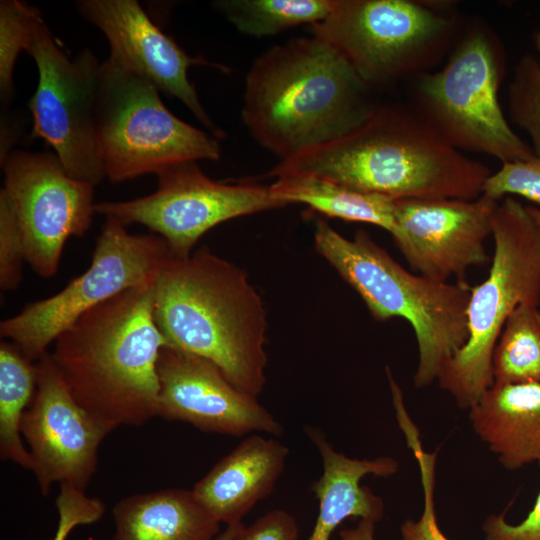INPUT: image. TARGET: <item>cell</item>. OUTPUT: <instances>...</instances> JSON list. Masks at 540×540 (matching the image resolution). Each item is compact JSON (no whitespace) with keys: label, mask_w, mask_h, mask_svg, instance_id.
<instances>
[{"label":"cell","mask_w":540,"mask_h":540,"mask_svg":"<svg viewBox=\"0 0 540 540\" xmlns=\"http://www.w3.org/2000/svg\"><path fill=\"white\" fill-rule=\"evenodd\" d=\"M491 173L413 108L374 105L348 132L279 161L265 176L311 175L395 201L472 200L483 194Z\"/></svg>","instance_id":"cell-1"},{"label":"cell","mask_w":540,"mask_h":540,"mask_svg":"<svg viewBox=\"0 0 540 540\" xmlns=\"http://www.w3.org/2000/svg\"><path fill=\"white\" fill-rule=\"evenodd\" d=\"M154 320L169 346L210 360L239 390L262 393L266 310L244 270L207 246L171 255L154 282Z\"/></svg>","instance_id":"cell-2"},{"label":"cell","mask_w":540,"mask_h":540,"mask_svg":"<svg viewBox=\"0 0 540 540\" xmlns=\"http://www.w3.org/2000/svg\"><path fill=\"white\" fill-rule=\"evenodd\" d=\"M368 89L329 43L314 35L295 38L253 62L242 119L255 141L283 161L359 124L374 106Z\"/></svg>","instance_id":"cell-3"},{"label":"cell","mask_w":540,"mask_h":540,"mask_svg":"<svg viewBox=\"0 0 540 540\" xmlns=\"http://www.w3.org/2000/svg\"><path fill=\"white\" fill-rule=\"evenodd\" d=\"M169 346L154 320V283L81 315L55 340L51 358L75 400L115 424L158 416L157 364Z\"/></svg>","instance_id":"cell-4"},{"label":"cell","mask_w":540,"mask_h":540,"mask_svg":"<svg viewBox=\"0 0 540 540\" xmlns=\"http://www.w3.org/2000/svg\"><path fill=\"white\" fill-rule=\"evenodd\" d=\"M317 252L359 294L378 321L403 318L416 336L419 361L414 385L437 380L442 368L468 339L467 306L472 286L414 274L394 260L364 230L348 239L328 222H316Z\"/></svg>","instance_id":"cell-5"},{"label":"cell","mask_w":540,"mask_h":540,"mask_svg":"<svg viewBox=\"0 0 540 540\" xmlns=\"http://www.w3.org/2000/svg\"><path fill=\"white\" fill-rule=\"evenodd\" d=\"M494 252L486 279L473 286L467 306L468 339L437 381L463 409L493 385L492 356L502 328L520 305L540 304V228L513 197L498 203Z\"/></svg>","instance_id":"cell-6"},{"label":"cell","mask_w":540,"mask_h":540,"mask_svg":"<svg viewBox=\"0 0 540 540\" xmlns=\"http://www.w3.org/2000/svg\"><path fill=\"white\" fill-rule=\"evenodd\" d=\"M506 72L504 47L484 22L472 23L446 64L415 77L414 110L450 145L502 164L535 156L510 127L499 103Z\"/></svg>","instance_id":"cell-7"},{"label":"cell","mask_w":540,"mask_h":540,"mask_svg":"<svg viewBox=\"0 0 540 540\" xmlns=\"http://www.w3.org/2000/svg\"><path fill=\"white\" fill-rule=\"evenodd\" d=\"M459 28V19L447 4L336 0L331 13L311 31L373 88L429 72L451 50Z\"/></svg>","instance_id":"cell-8"},{"label":"cell","mask_w":540,"mask_h":540,"mask_svg":"<svg viewBox=\"0 0 540 540\" xmlns=\"http://www.w3.org/2000/svg\"><path fill=\"white\" fill-rule=\"evenodd\" d=\"M96 138L106 177L119 183L185 161L221 156L219 139L179 119L145 78L107 59L96 102Z\"/></svg>","instance_id":"cell-9"},{"label":"cell","mask_w":540,"mask_h":540,"mask_svg":"<svg viewBox=\"0 0 540 540\" xmlns=\"http://www.w3.org/2000/svg\"><path fill=\"white\" fill-rule=\"evenodd\" d=\"M171 255L161 236L129 233L124 224L107 217L87 270L57 294L1 321L0 334L36 362L85 312L123 291L154 283Z\"/></svg>","instance_id":"cell-10"},{"label":"cell","mask_w":540,"mask_h":540,"mask_svg":"<svg viewBox=\"0 0 540 540\" xmlns=\"http://www.w3.org/2000/svg\"><path fill=\"white\" fill-rule=\"evenodd\" d=\"M25 51L34 59L39 75L29 103L32 136L42 138L54 149L68 175L98 185L106 177L96 138L102 63L89 49L71 58L39 10Z\"/></svg>","instance_id":"cell-11"},{"label":"cell","mask_w":540,"mask_h":540,"mask_svg":"<svg viewBox=\"0 0 540 540\" xmlns=\"http://www.w3.org/2000/svg\"><path fill=\"white\" fill-rule=\"evenodd\" d=\"M155 192L127 201H104L95 211L122 224H141L161 236L172 255L188 257L207 231L230 219L286 206L253 182L215 181L197 161L170 165L157 174Z\"/></svg>","instance_id":"cell-12"},{"label":"cell","mask_w":540,"mask_h":540,"mask_svg":"<svg viewBox=\"0 0 540 540\" xmlns=\"http://www.w3.org/2000/svg\"><path fill=\"white\" fill-rule=\"evenodd\" d=\"M0 163L26 262L39 276L52 277L66 241L84 236L92 224L94 186L68 175L55 153L11 150Z\"/></svg>","instance_id":"cell-13"},{"label":"cell","mask_w":540,"mask_h":540,"mask_svg":"<svg viewBox=\"0 0 540 540\" xmlns=\"http://www.w3.org/2000/svg\"><path fill=\"white\" fill-rule=\"evenodd\" d=\"M36 364V390L20 432L43 496L53 484L84 490L98 465V450L117 426L82 407L73 397L50 352Z\"/></svg>","instance_id":"cell-14"},{"label":"cell","mask_w":540,"mask_h":540,"mask_svg":"<svg viewBox=\"0 0 540 540\" xmlns=\"http://www.w3.org/2000/svg\"><path fill=\"white\" fill-rule=\"evenodd\" d=\"M498 203L485 195L396 200L390 234L418 274L442 282L465 280L470 267L491 261L485 242L492 235Z\"/></svg>","instance_id":"cell-15"},{"label":"cell","mask_w":540,"mask_h":540,"mask_svg":"<svg viewBox=\"0 0 540 540\" xmlns=\"http://www.w3.org/2000/svg\"><path fill=\"white\" fill-rule=\"evenodd\" d=\"M75 5L107 38L110 61L177 98L217 139L225 136L202 106L188 70L205 65L228 72L227 67L188 55L152 22L136 0H80Z\"/></svg>","instance_id":"cell-16"},{"label":"cell","mask_w":540,"mask_h":540,"mask_svg":"<svg viewBox=\"0 0 540 540\" xmlns=\"http://www.w3.org/2000/svg\"><path fill=\"white\" fill-rule=\"evenodd\" d=\"M157 372L158 416L163 419L231 436L264 432L278 437L284 433L282 424L256 396L236 388L206 358L165 346Z\"/></svg>","instance_id":"cell-17"},{"label":"cell","mask_w":540,"mask_h":540,"mask_svg":"<svg viewBox=\"0 0 540 540\" xmlns=\"http://www.w3.org/2000/svg\"><path fill=\"white\" fill-rule=\"evenodd\" d=\"M288 455V447L280 441L253 434L219 460L192 492L220 523H242L243 517L272 493Z\"/></svg>","instance_id":"cell-18"},{"label":"cell","mask_w":540,"mask_h":540,"mask_svg":"<svg viewBox=\"0 0 540 540\" xmlns=\"http://www.w3.org/2000/svg\"><path fill=\"white\" fill-rule=\"evenodd\" d=\"M305 432L319 451L323 467L322 475L311 485L319 512L307 540H330L335 529L350 517L380 521L383 500L360 481L366 475L389 477L398 471V462L390 456L350 458L336 451L319 429L308 426Z\"/></svg>","instance_id":"cell-19"},{"label":"cell","mask_w":540,"mask_h":540,"mask_svg":"<svg viewBox=\"0 0 540 540\" xmlns=\"http://www.w3.org/2000/svg\"><path fill=\"white\" fill-rule=\"evenodd\" d=\"M469 410L475 434L504 468L540 466V383L493 384Z\"/></svg>","instance_id":"cell-20"},{"label":"cell","mask_w":540,"mask_h":540,"mask_svg":"<svg viewBox=\"0 0 540 540\" xmlns=\"http://www.w3.org/2000/svg\"><path fill=\"white\" fill-rule=\"evenodd\" d=\"M112 515V540H214L220 529V522L185 489L129 495L114 505Z\"/></svg>","instance_id":"cell-21"},{"label":"cell","mask_w":540,"mask_h":540,"mask_svg":"<svg viewBox=\"0 0 540 540\" xmlns=\"http://www.w3.org/2000/svg\"><path fill=\"white\" fill-rule=\"evenodd\" d=\"M269 189L285 205L306 204L329 217L376 225L389 233L394 227L395 200L381 195L302 174L277 177Z\"/></svg>","instance_id":"cell-22"},{"label":"cell","mask_w":540,"mask_h":540,"mask_svg":"<svg viewBox=\"0 0 540 540\" xmlns=\"http://www.w3.org/2000/svg\"><path fill=\"white\" fill-rule=\"evenodd\" d=\"M36 390V364L12 342L0 343V457L31 469L20 424Z\"/></svg>","instance_id":"cell-23"},{"label":"cell","mask_w":540,"mask_h":540,"mask_svg":"<svg viewBox=\"0 0 540 540\" xmlns=\"http://www.w3.org/2000/svg\"><path fill=\"white\" fill-rule=\"evenodd\" d=\"M336 0H219L213 6L238 31L253 37L273 36L302 24L324 20Z\"/></svg>","instance_id":"cell-24"},{"label":"cell","mask_w":540,"mask_h":540,"mask_svg":"<svg viewBox=\"0 0 540 540\" xmlns=\"http://www.w3.org/2000/svg\"><path fill=\"white\" fill-rule=\"evenodd\" d=\"M493 384L540 383V309L518 306L506 320L492 356Z\"/></svg>","instance_id":"cell-25"},{"label":"cell","mask_w":540,"mask_h":540,"mask_svg":"<svg viewBox=\"0 0 540 540\" xmlns=\"http://www.w3.org/2000/svg\"><path fill=\"white\" fill-rule=\"evenodd\" d=\"M508 113L512 122L528 134L531 148L540 158V64L531 54L522 56L514 67Z\"/></svg>","instance_id":"cell-26"},{"label":"cell","mask_w":540,"mask_h":540,"mask_svg":"<svg viewBox=\"0 0 540 540\" xmlns=\"http://www.w3.org/2000/svg\"><path fill=\"white\" fill-rule=\"evenodd\" d=\"M38 9L18 0L0 2V95L3 103L14 96V67L29 41Z\"/></svg>","instance_id":"cell-27"},{"label":"cell","mask_w":540,"mask_h":540,"mask_svg":"<svg viewBox=\"0 0 540 540\" xmlns=\"http://www.w3.org/2000/svg\"><path fill=\"white\" fill-rule=\"evenodd\" d=\"M419 466L424 492V508L417 520L407 519L401 526L403 540H449L441 531L435 513L434 487L436 452H426L418 431H410L405 436Z\"/></svg>","instance_id":"cell-28"},{"label":"cell","mask_w":540,"mask_h":540,"mask_svg":"<svg viewBox=\"0 0 540 540\" xmlns=\"http://www.w3.org/2000/svg\"><path fill=\"white\" fill-rule=\"evenodd\" d=\"M26 262L23 234L12 202L4 190H0V287L4 291L15 290L22 279L23 263Z\"/></svg>","instance_id":"cell-29"},{"label":"cell","mask_w":540,"mask_h":540,"mask_svg":"<svg viewBox=\"0 0 540 540\" xmlns=\"http://www.w3.org/2000/svg\"><path fill=\"white\" fill-rule=\"evenodd\" d=\"M482 195L497 201L520 196L540 205V158L503 163L486 180Z\"/></svg>","instance_id":"cell-30"},{"label":"cell","mask_w":540,"mask_h":540,"mask_svg":"<svg viewBox=\"0 0 540 540\" xmlns=\"http://www.w3.org/2000/svg\"><path fill=\"white\" fill-rule=\"evenodd\" d=\"M58 524L53 540H67L73 529L101 520L105 513L102 500L89 497L84 490L70 484H60L55 500Z\"/></svg>","instance_id":"cell-31"},{"label":"cell","mask_w":540,"mask_h":540,"mask_svg":"<svg viewBox=\"0 0 540 540\" xmlns=\"http://www.w3.org/2000/svg\"><path fill=\"white\" fill-rule=\"evenodd\" d=\"M234 540H299V527L293 515L275 509L244 525Z\"/></svg>","instance_id":"cell-32"},{"label":"cell","mask_w":540,"mask_h":540,"mask_svg":"<svg viewBox=\"0 0 540 540\" xmlns=\"http://www.w3.org/2000/svg\"><path fill=\"white\" fill-rule=\"evenodd\" d=\"M485 540H540V492L533 508L519 524H510L504 513L489 516L484 524Z\"/></svg>","instance_id":"cell-33"},{"label":"cell","mask_w":540,"mask_h":540,"mask_svg":"<svg viewBox=\"0 0 540 540\" xmlns=\"http://www.w3.org/2000/svg\"><path fill=\"white\" fill-rule=\"evenodd\" d=\"M375 524L373 520L360 519L355 527L339 532L340 540H375Z\"/></svg>","instance_id":"cell-34"},{"label":"cell","mask_w":540,"mask_h":540,"mask_svg":"<svg viewBox=\"0 0 540 540\" xmlns=\"http://www.w3.org/2000/svg\"><path fill=\"white\" fill-rule=\"evenodd\" d=\"M243 526V523L226 525L225 529L219 533L214 540H234Z\"/></svg>","instance_id":"cell-35"},{"label":"cell","mask_w":540,"mask_h":540,"mask_svg":"<svg viewBox=\"0 0 540 540\" xmlns=\"http://www.w3.org/2000/svg\"><path fill=\"white\" fill-rule=\"evenodd\" d=\"M526 207H527V211L529 212V214L531 215L535 223L540 228V208L535 207V206H526Z\"/></svg>","instance_id":"cell-36"},{"label":"cell","mask_w":540,"mask_h":540,"mask_svg":"<svg viewBox=\"0 0 540 540\" xmlns=\"http://www.w3.org/2000/svg\"><path fill=\"white\" fill-rule=\"evenodd\" d=\"M533 43L537 51V60L540 64V30L536 31L533 35Z\"/></svg>","instance_id":"cell-37"}]
</instances>
